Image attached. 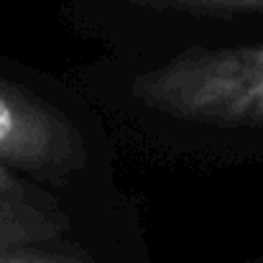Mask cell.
<instances>
[{
	"mask_svg": "<svg viewBox=\"0 0 263 263\" xmlns=\"http://www.w3.org/2000/svg\"><path fill=\"white\" fill-rule=\"evenodd\" d=\"M133 95L141 105L189 123H263V44L181 51L143 72Z\"/></svg>",
	"mask_w": 263,
	"mask_h": 263,
	"instance_id": "6da1fadb",
	"label": "cell"
},
{
	"mask_svg": "<svg viewBox=\"0 0 263 263\" xmlns=\"http://www.w3.org/2000/svg\"><path fill=\"white\" fill-rule=\"evenodd\" d=\"M77 148V136L49 107L0 87V164L59 166Z\"/></svg>",
	"mask_w": 263,
	"mask_h": 263,
	"instance_id": "7a4b0ae2",
	"label": "cell"
},
{
	"mask_svg": "<svg viewBox=\"0 0 263 263\" xmlns=\"http://www.w3.org/2000/svg\"><path fill=\"white\" fill-rule=\"evenodd\" d=\"M67 222L54 212L31 199L21 181L0 164V253L39 248L59 238Z\"/></svg>",
	"mask_w": 263,
	"mask_h": 263,
	"instance_id": "3957f363",
	"label": "cell"
},
{
	"mask_svg": "<svg viewBox=\"0 0 263 263\" xmlns=\"http://www.w3.org/2000/svg\"><path fill=\"white\" fill-rule=\"evenodd\" d=\"M151 8L179 10H263V0H128Z\"/></svg>",
	"mask_w": 263,
	"mask_h": 263,
	"instance_id": "277c9868",
	"label": "cell"
},
{
	"mask_svg": "<svg viewBox=\"0 0 263 263\" xmlns=\"http://www.w3.org/2000/svg\"><path fill=\"white\" fill-rule=\"evenodd\" d=\"M0 263H92L85 256L74 253H51L41 248H23V251H10L0 253Z\"/></svg>",
	"mask_w": 263,
	"mask_h": 263,
	"instance_id": "5b68a950",
	"label": "cell"
}]
</instances>
